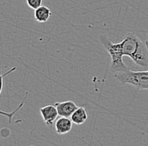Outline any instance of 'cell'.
Masks as SVG:
<instances>
[{
  "mask_svg": "<svg viewBox=\"0 0 148 146\" xmlns=\"http://www.w3.org/2000/svg\"><path fill=\"white\" fill-rule=\"evenodd\" d=\"M17 69V67H13L9 70V72H5L4 74H2V67H0V97H1V93H2V91H3V81H4V77L6 76H8L9 74H10L11 72H14L15 70Z\"/></svg>",
  "mask_w": 148,
  "mask_h": 146,
  "instance_id": "obj_9",
  "label": "cell"
},
{
  "mask_svg": "<svg viewBox=\"0 0 148 146\" xmlns=\"http://www.w3.org/2000/svg\"><path fill=\"white\" fill-rule=\"evenodd\" d=\"M26 97H27V95H25V98H24V99L23 101L21 102V103L18 105V107L14 109V111H13V112H11V113H7V112H4V111H1L0 110V114L1 115H3V116H5V117H7L8 119H9V123H11V122H12V119H13V117H14V115L18 112V110L20 109L23 106H24V104H25V101L26 99Z\"/></svg>",
  "mask_w": 148,
  "mask_h": 146,
  "instance_id": "obj_8",
  "label": "cell"
},
{
  "mask_svg": "<svg viewBox=\"0 0 148 146\" xmlns=\"http://www.w3.org/2000/svg\"><path fill=\"white\" fill-rule=\"evenodd\" d=\"M71 119L73 123L77 125H81L85 123V121L88 119V113L86 109L83 107H78V108L76 110L71 116Z\"/></svg>",
  "mask_w": 148,
  "mask_h": 146,
  "instance_id": "obj_7",
  "label": "cell"
},
{
  "mask_svg": "<svg viewBox=\"0 0 148 146\" xmlns=\"http://www.w3.org/2000/svg\"><path fill=\"white\" fill-rule=\"evenodd\" d=\"M114 76L123 85L130 84L138 90H148V70L134 72L129 69L125 72L115 73Z\"/></svg>",
  "mask_w": 148,
  "mask_h": 146,
  "instance_id": "obj_2",
  "label": "cell"
},
{
  "mask_svg": "<svg viewBox=\"0 0 148 146\" xmlns=\"http://www.w3.org/2000/svg\"><path fill=\"white\" fill-rule=\"evenodd\" d=\"M27 5L32 9H36L42 5L43 0H25Z\"/></svg>",
  "mask_w": 148,
  "mask_h": 146,
  "instance_id": "obj_10",
  "label": "cell"
},
{
  "mask_svg": "<svg viewBox=\"0 0 148 146\" xmlns=\"http://www.w3.org/2000/svg\"><path fill=\"white\" fill-rule=\"evenodd\" d=\"M99 40L110 55V68L113 72H121L130 69L124 63V55L129 56L139 66L148 70V49L136 34L132 32L125 34L119 43H113L106 35H100Z\"/></svg>",
  "mask_w": 148,
  "mask_h": 146,
  "instance_id": "obj_1",
  "label": "cell"
},
{
  "mask_svg": "<svg viewBox=\"0 0 148 146\" xmlns=\"http://www.w3.org/2000/svg\"><path fill=\"white\" fill-rule=\"evenodd\" d=\"M73 123L71 118L60 117L55 122L56 132L58 134H66L72 130Z\"/></svg>",
  "mask_w": 148,
  "mask_h": 146,
  "instance_id": "obj_5",
  "label": "cell"
},
{
  "mask_svg": "<svg viewBox=\"0 0 148 146\" xmlns=\"http://www.w3.org/2000/svg\"><path fill=\"white\" fill-rule=\"evenodd\" d=\"M40 112L47 126L51 127L53 124H55L56 120L59 116L55 105H46L41 108L40 109Z\"/></svg>",
  "mask_w": 148,
  "mask_h": 146,
  "instance_id": "obj_4",
  "label": "cell"
},
{
  "mask_svg": "<svg viewBox=\"0 0 148 146\" xmlns=\"http://www.w3.org/2000/svg\"><path fill=\"white\" fill-rule=\"evenodd\" d=\"M51 16V11L48 7L41 5L38 9H35L34 17L39 23H46Z\"/></svg>",
  "mask_w": 148,
  "mask_h": 146,
  "instance_id": "obj_6",
  "label": "cell"
},
{
  "mask_svg": "<svg viewBox=\"0 0 148 146\" xmlns=\"http://www.w3.org/2000/svg\"><path fill=\"white\" fill-rule=\"evenodd\" d=\"M145 43H146V46H147V47L148 48V33H147V41H146Z\"/></svg>",
  "mask_w": 148,
  "mask_h": 146,
  "instance_id": "obj_11",
  "label": "cell"
},
{
  "mask_svg": "<svg viewBox=\"0 0 148 146\" xmlns=\"http://www.w3.org/2000/svg\"><path fill=\"white\" fill-rule=\"evenodd\" d=\"M55 106L60 117L71 118L74 112L78 108V106L73 101H65L56 102Z\"/></svg>",
  "mask_w": 148,
  "mask_h": 146,
  "instance_id": "obj_3",
  "label": "cell"
}]
</instances>
